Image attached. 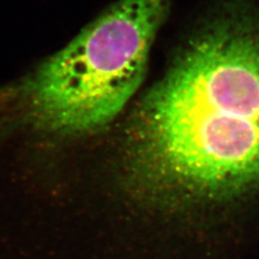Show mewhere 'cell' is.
I'll return each instance as SVG.
<instances>
[{
  "instance_id": "obj_2",
  "label": "cell",
  "mask_w": 259,
  "mask_h": 259,
  "mask_svg": "<svg viewBox=\"0 0 259 259\" xmlns=\"http://www.w3.org/2000/svg\"><path fill=\"white\" fill-rule=\"evenodd\" d=\"M172 0H117L61 51L0 95L3 120L55 136L94 132L142 84Z\"/></svg>"
},
{
  "instance_id": "obj_1",
  "label": "cell",
  "mask_w": 259,
  "mask_h": 259,
  "mask_svg": "<svg viewBox=\"0 0 259 259\" xmlns=\"http://www.w3.org/2000/svg\"><path fill=\"white\" fill-rule=\"evenodd\" d=\"M128 127V173L171 212L259 190V0H218Z\"/></svg>"
}]
</instances>
